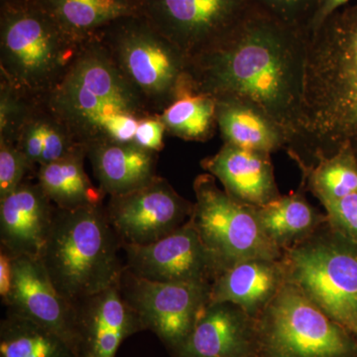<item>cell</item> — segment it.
I'll return each mask as SVG.
<instances>
[{
  "label": "cell",
  "instance_id": "1",
  "mask_svg": "<svg viewBox=\"0 0 357 357\" xmlns=\"http://www.w3.org/2000/svg\"><path fill=\"white\" fill-rule=\"evenodd\" d=\"M307 43L306 33L255 4L218 43L189 59L192 91L255 103L285 130L289 143L302 114Z\"/></svg>",
  "mask_w": 357,
  "mask_h": 357
},
{
  "label": "cell",
  "instance_id": "2",
  "mask_svg": "<svg viewBox=\"0 0 357 357\" xmlns=\"http://www.w3.org/2000/svg\"><path fill=\"white\" fill-rule=\"evenodd\" d=\"M344 147L357 157V3L310 37L302 114L286 150L311 168Z\"/></svg>",
  "mask_w": 357,
  "mask_h": 357
},
{
  "label": "cell",
  "instance_id": "3",
  "mask_svg": "<svg viewBox=\"0 0 357 357\" xmlns=\"http://www.w3.org/2000/svg\"><path fill=\"white\" fill-rule=\"evenodd\" d=\"M42 102L86 149L102 141L133 142L141 119L156 115L96 36Z\"/></svg>",
  "mask_w": 357,
  "mask_h": 357
},
{
  "label": "cell",
  "instance_id": "4",
  "mask_svg": "<svg viewBox=\"0 0 357 357\" xmlns=\"http://www.w3.org/2000/svg\"><path fill=\"white\" fill-rule=\"evenodd\" d=\"M121 241L107 220L105 204L77 210L57 208L40 262L70 304L119 285L126 262Z\"/></svg>",
  "mask_w": 357,
  "mask_h": 357
},
{
  "label": "cell",
  "instance_id": "5",
  "mask_svg": "<svg viewBox=\"0 0 357 357\" xmlns=\"http://www.w3.org/2000/svg\"><path fill=\"white\" fill-rule=\"evenodd\" d=\"M84 43L34 1L0 7V77L36 100L61 81Z\"/></svg>",
  "mask_w": 357,
  "mask_h": 357
},
{
  "label": "cell",
  "instance_id": "6",
  "mask_svg": "<svg viewBox=\"0 0 357 357\" xmlns=\"http://www.w3.org/2000/svg\"><path fill=\"white\" fill-rule=\"evenodd\" d=\"M96 36L154 114L192 91L189 58L144 16L121 18Z\"/></svg>",
  "mask_w": 357,
  "mask_h": 357
},
{
  "label": "cell",
  "instance_id": "7",
  "mask_svg": "<svg viewBox=\"0 0 357 357\" xmlns=\"http://www.w3.org/2000/svg\"><path fill=\"white\" fill-rule=\"evenodd\" d=\"M282 259L287 282L357 337V244L326 220Z\"/></svg>",
  "mask_w": 357,
  "mask_h": 357
},
{
  "label": "cell",
  "instance_id": "8",
  "mask_svg": "<svg viewBox=\"0 0 357 357\" xmlns=\"http://www.w3.org/2000/svg\"><path fill=\"white\" fill-rule=\"evenodd\" d=\"M256 321L260 357H357V337L289 282Z\"/></svg>",
  "mask_w": 357,
  "mask_h": 357
},
{
  "label": "cell",
  "instance_id": "9",
  "mask_svg": "<svg viewBox=\"0 0 357 357\" xmlns=\"http://www.w3.org/2000/svg\"><path fill=\"white\" fill-rule=\"evenodd\" d=\"M194 191L191 220L220 273L244 260L282 258V251L265 234L255 206L232 199L211 174L198 176Z\"/></svg>",
  "mask_w": 357,
  "mask_h": 357
},
{
  "label": "cell",
  "instance_id": "10",
  "mask_svg": "<svg viewBox=\"0 0 357 357\" xmlns=\"http://www.w3.org/2000/svg\"><path fill=\"white\" fill-rule=\"evenodd\" d=\"M211 284L147 280L124 269L122 297L139 317L144 330L154 333L171 354L178 351L211 303Z\"/></svg>",
  "mask_w": 357,
  "mask_h": 357
},
{
  "label": "cell",
  "instance_id": "11",
  "mask_svg": "<svg viewBox=\"0 0 357 357\" xmlns=\"http://www.w3.org/2000/svg\"><path fill=\"white\" fill-rule=\"evenodd\" d=\"M255 4V0H142V15L191 59L218 43Z\"/></svg>",
  "mask_w": 357,
  "mask_h": 357
},
{
  "label": "cell",
  "instance_id": "12",
  "mask_svg": "<svg viewBox=\"0 0 357 357\" xmlns=\"http://www.w3.org/2000/svg\"><path fill=\"white\" fill-rule=\"evenodd\" d=\"M194 204L166 178L121 196L109 197L105 215L122 245H148L168 236L191 220Z\"/></svg>",
  "mask_w": 357,
  "mask_h": 357
},
{
  "label": "cell",
  "instance_id": "13",
  "mask_svg": "<svg viewBox=\"0 0 357 357\" xmlns=\"http://www.w3.org/2000/svg\"><path fill=\"white\" fill-rule=\"evenodd\" d=\"M126 267L147 280L166 283L213 284L220 273L192 220L148 245H122Z\"/></svg>",
  "mask_w": 357,
  "mask_h": 357
},
{
  "label": "cell",
  "instance_id": "14",
  "mask_svg": "<svg viewBox=\"0 0 357 357\" xmlns=\"http://www.w3.org/2000/svg\"><path fill=\"white\" fill-rule=\"evenodd\" d=\"M2 304L65 340L79 357L76 307L58 292L40 260L14 257L13 286Z\"/></svg>",
  "mask_w": 357,
  "mask_h": 357
},
{
  "label": "cell",
  "instance_id": "15",
  "mask_svg": "<svg viewBox=\"0 0 357 357\" xmlns=\"http://www.w3.org/2000/svg\"><path fill=\"white\" fill-rule=\"evenodd\" d=\"M173 357H260L257 321L229 302L210 303Z\"/></svg>",
  "mask_w": 357,
  "mask_h": 357
},
{
  "label": "cell",
  "instance_id": "16",
  "mask_svg": "<svg viewBox=\"0 0 357 357\" xmlns=\"http://www.w3.org/2000/svg\"><path fill=\"white\" fill-rule=\"evenodd\" d=\"M57 206L39 183L24 181L0 199V249L13 257L39 260L48 241Z\"/></svg>",
  "mask_w": 357,
  "mask_h": 357
},
{
  "label": "cell",
  "instance_id": "17",
  "mask_svg": "<svg viewBox=\"0 0 357 357\" xmlns=\"http://www.w3.org/2000/svg\"><path fill=\"white\" fill-rule=\"evenodd\" d=\"M79 357H115L126 338L144 330L139 317L122 297L119 285L74 305Z\"/></svg>",
  "mask_w": 357,
  "mask_h": 357
},
{
  "label": "cell",
  "instance_id": "18",
  "mask_svg": "<svg viewBox=\"0 0 357 357\" xmlns=\"http://www.w3.org/2000/svg\"><path fill=\"white\" fill-rule=\"evenodd\" d=\"M270 155L223 143L217 153L202 160L201 165L220 180L232 199L262 206L281 197Z\"/></svg>",
  "mask_w": 357,
  "mask_h": 357
},
{
  "label": "cell",
  "instance_id": "19",
  "mask_svg": "<svg viewBox=\"0 0 357 357\" xmlns=\"http://www.w3.org/2000/svg\"><path fill=\"white\" fill-rule=\"evenodd\" d=\"M286 283L282 258H252L218 274L211 284V302L232 303L257 319Z\"/></svg>",
  "mask_w": 357,
  "mask_h": 357
},
{
  "label": "cell",
  "instance_id": "20",
  "mask_svg": "<svg viewBox=\"0 0 357 357\" xmlns=\"http://www.w3.org/2000/svg\"><path fill=\"white\" fill-rule=\"evenodd\" d=\"M158 152L133 142L102 141L88 147V158L100 189L109 197L121 196L153 182Z\"/></svg>",
  "mask_w": 357,
  "mask_h": 357
},
{
  "label": "cell",
  "instance_id": "21",
  "mask_svg": "<svg viewBox=\"0 0 357 357\" xmlns=\"http://www.w3.org/2000/svg\"><path fill=\"white\" fill-rule=\"evenodd\" d=\"M215 100L218 128L225 143L269 154L286 149L285 130L255 103L232 98Z\"/></svg>",
  "mask_w": 357,
  "mask_h": 357
},
{
  "label": "cell",
  "instance_id": "22",
  "mask_svg": "<svg viewBox=\"0 0 357 357\" xmlns=\"http://www.w3.org/2000/svg\"><path fill=\"white\" fill-rule=\"evenodd\" d=\"M70 39L84 43L121 18L142 15V0H34Z\"/></svg>",
  "mask_w": 357,
  "mask_h": 357
},
{
  "label": "cell",
  "instance_id": "23",
  "mask_svg": "<svg viewBox=\"0 0 357 357\" xmlns=\"http://www.w3.org/2000/svg\"><path fill=\"white\" fill-rule=\"evenodd\" d=\"M307 192L304 181L301 180L297 191L265 206H255L265 234L282 253L312 236L328 220L326 215L309 203Z\"/></svg>",
  "mask_w": 357,
  "mask_h": 357
},
{
  "label": "cell",
  "instance_id": "24",
  "mask_svg": "<svg viewBox=\"0 0 357 357\" xmlns=\"http://www.w3.org/2000/svg\"><path fill=\"white\" fill-rule=\"evenodd\" d=\"M86 156L88 152H79L37 169V182L58 208L77 210L103 206L107 196L86 175L84 166Z\"/></svg>",
  "mask_w": 357,
  "mask_h": 357
},
{
  "label": "cell",
  "instance_id": "25",
  "mask_svg": "<svg viewBox=\"0 0 357 357\" xmlns=\"http://www.w3.org/2000/svg\"><path fill=\"white\" fill-rule=\"evenodd\" d=\"M16 145L29 160L35 171L88 149L77 144L68 129L63 126L42 100L26 121Z\"/></svg>",
  "mask_w": 357,
  "mask_h": 357
},
{
  "label": "cell",
  "instance_id": "26",
  "mask_svg": "<svg viewBox=\"0 0 357 357\" xmlns=\"http://www.w3.org/2000/svg\"><path fill=\"white\" fill-rule=\"evenodd\" d=\"M0 357H77L70 344L31 319L6 312L0 323Z\"/></svg>",
  "mask_w": 357,
  "mask_h": 357
},
{
  "label": "cell",
  "instance_id": "27",
  "mask_svg": "<svg viewBox=\"0 0 357 357\" xmlns=\"http://www.w3.org/2000/svg\"><path fill=\"white\" fill-rule=\"evenodd\" d=\"M157 116L169 135L206 142L213 137L218 128L217 100L213 96L189 91Z\"/></svg>",
  "mask_w": 357,
  "mask_h": 357
},
{
  "label": "cell",
  "instance_id": "28",
  "mask_svg": "<svg viewBox=\"0 0 357 357\" xmlns=\"http://www.w3.org/2000/svg\"><path fill=\"white\" fill-rule=\"evenodd\" d=\"M301 172L307 191L321 204L357 192V157L351 147L342 148L316 166L301 169Z\"/></svg>",
  "mask_w": 357,
  "mask_h": 357
},
{
  "label": "cell",
  "instance_id": "29",
  "mask_svg": "<svg viewBox=\"0 0 357 357\" xmlns=\"http://www.w3.org/2000/svg\"><path fill=\"white\" fill-rule=\"evenodd\" d=\"M38 102L0 77V141L16 144Z\"/></svg>",
  "mask_w": 357,
  "mask_h": 357
},
{
  "label": "cell",
  "instance_id": "30",
  "mask_svg": "<svg viewBox=\"0 0 357 357\" xmlns=\"http://www.w3.org/2000/svg\"><path fill=\"white\" fill-rule=\"evenodd\" d=\"M255 3L275 20L309 36L310 23L319 0H255Z\"/></svg>",
  "mask_w": 357,
  "mask_h": 357
},
{
  "label": "cell",
  "instance_id": "31",
  "mask_svg": "<svg viewBox=\"0 0 357 357\" xmlns=\"http://www.w3.org/2000/svg\"><path fill=\"white\" fill-rule=\"evenodd\" d=\"M30 171L34 168L20 147L0 141V199L15 191Z\"/></svg>",
  "mask_w": 357,
  "mask_h": 357
},
{
  "label": "cell",
  "instance_id": "32",
  "mask_svg": "<svg viewBox=\"0 0 357 357\" xmlns=\"http://www.w3.org/2000/svg\"><path fill=\"white\" fill-rule=\"evenodd\" d=\"M323 206L331 227L357 244V192Z\"/></svg>",
  "mask_w": 357,
  "mask_h": 357
},
{
  "label": "cell",
  "instance_id": "33",
  "mask_svg": "<svg viewBox=\"0 0 357 357\" xmlns=\"http://www.w3.org/2000/svg\"><path fill=\"white\" fill-rule=\"evenodd\" d=\"M166 128L163 122L156 115L141 119L136 129L133 143L145 149L159 152L164 148V136Z\"/></svg>",
  "mask_w": 357,
  "mask_h": 357
},
{
  "label": "cell",
  "instance_id": "34",
  "mask_svg": "<svg viewBox=\"0 0 357 357\" xmlns=\"http://www.w3.org/2000/svg\"><path fill=\"white\" fill-rule=\"evenodd\" d=\"M351 0H319L318 6L310 23L309 36L317 34L331 16L342 8ZM310 39V38H309Z\"/></svg>",
  "mask_w": 357,
  "mask_h": 357
},
{
  "label": "cell",
  "instance_id": "35",
  "mask_svg": "<svg viewBox=\"0 0 357 357\" xmlns=\"http://www.w3.org/2000/svg\"><path fill=\"white\" fill-rule=\"evenodd\" d=\"M14 257L0 249V297L2 303L7 299L13 286Z\"/></svg>",
  "mask_w": 357,
  "mask_h": 357
},
{
  "label": "cell",
  "instance_id": "36",
  "mask_svg": "<svg viewBox=\"0 0 357 357\" xmlns=\"http://www.w3.org/2000/svg\"><path fill=\"white\" fill-rule=\"evenodd\" d=\"M32 0H0V7L8 6H18V4L26 3Z\"/></svg>",
  "mask_w": 357,
  "mask_h": 357
}]
</instances>
